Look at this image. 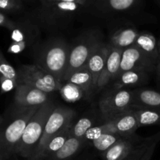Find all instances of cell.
Here are the masks:
<instances>
[{"label": "cell", "mask_w": 160, "mask_h": 160, "mask_svg": "<svg viewBox=\"0 0 160 160\" xmlns=\"http://www.w3.org/2000/svg\"><path fill=\"white\" fill-rule=\"evenodd\" d=\"M70 46L60 38H52L35 50L34 63L62 83L68 66Z\"/></svg>", "instance_id": "obj_1"}, {"label": "cell", "mask_w": 160, "mask_h": 160, "mask_svg": "<svg viewBox=\"0 0 160 160\" xmlns=\"http://www.w3.org/2000/svg\"><path fill=\"white\" fill-rule=\"evenodd\" d=\"M40 107L17 108L9 121L0 129V156L7 159L15 155L16 148L28 122Z\"/></svg>", "instance_id": "obj_2"}, {"label": "cell", "mask_w": 160, "mask_h": 160, "mask_svg": "<svg viewBox=\"0 0 160 160\" xmlns=\"http://www.w3.org/2000/svg\"><path fill=\"white\" fill-rule=\"evenodd\" d=\"M56 107V105L49 100L38 109L23 131L16 148L15 155L27 160L32 156L42 138L47 120Z\"/></svg>", "instance_id": "obj_3"}, {"label": "cell", "mask_w": 160, "mask_h": 160, "mask_svg": "<svg viewBox=\"0 0 160 160\" xmlns=\"http://www.w3.org/2000/svg\"><path fill=\"white\" fill-rule=\"evenodd\" d=\"M85 6L76 2H57L40 4L34 14L38 23L46 27H62L67 25L83 11Z\"/></svg>", "instance_id": "obj_4"}, {"label": "cell", "mask_w": 160, "mask_h": 160, "mask_svg": "<svg viewBox=\"0 0 160 160\" xmlns=\"http://www.w3.org/2000/svg\"><path fill=\"white\" fill-rule=\"evenodd\" d=\"M100 34L101 33L98 30H88L83 33L82 35L78 38L75 43L70 47L68 66L62 82H64L73 72L84 67L95 50L104 42Z\"/></svg>", "instance_id": "obj_5"}, {"label": "cell", "mask_w": 160, "mask_h": 160, "mask_svg": "<svg viewBox=\"0 0 160 160\" xmlns=\"http://www.w3.org/2000/svg\"><path fill=\"white\" fill-rule=\"evenodd\" d=\"M17 73L18 84H27L47 94L59 91L62 85L52 75L35 64L21 66Z\"/></svg>", "instance_id": "obj_6"}, {"label": "cell", "mask_w": 160, "mask_h": 160, "mask_svg": "<svg viewBox=\"0 0 160 160\" xmlns=\"http://www.w3.org/2000/svg\"><path fill=\"white\" fill-rule=\"evenodd\" d=\"M75 116L76 112L73 109L63 106H56L47 120L42 138L33 155L42 151L52 139L71 126L74 121Z\"/></svg>", "instance_id": "obj_7"}, {"label": "cell", "mask_w": 160, "mask_h": 160, "mask_svg": "<svg viewBox=\"0 0 160 160\" xmlns=\"http://www.w3.org/2000/svg\"><path fill=\"white\" fill-rule=\"evenodd\" d=\"M132 90L106 92L98 102L100 112L105 122L110 121L132 109Z\"/></svg>", "instance_id": "obj_8"}, {"label": "cell", "mask_w": 160, "mask_h": 160, "mask_svg": "<svg viewBox=\"0 0 160 160\" xmlns=\"http://www.w3.org/2000/svg\"><path fill=\"white\" fill-rule=\"evenodd\" d=\"M156 67L147 55L134 45L123 51L119 74L128 70H141L151 74L156 72Z\"/></svg>", "instance_id": "obj_9"}, {"label": "cell", "mask_w": 160, "mask_h": 160, "mask_svg": "<svg viewBox=\"0 0 160 160\" xmlns=\"http://www.w3.org/2000/svg\"><path fill=\"white\" fill-rule=\"evenodd\" d=\"M145 0H106L91 13L104 18H112L137 10Z\"/></svg>", "instance_id": "obj_10"}, {"label": "cell", "mask_w": 160, "mask_h": 160, "mask_svg": "<svg viewBox=\"0 0 160 160\" xmlns=\"http://www.w3.org/2000/svg\"><path fill=\"white\" fill-rule=\"evenodd\" d=\"M49 100L48 94L27 84H18L15 89L14 104L17 108L41 107Z\"/></svg>", "instance_id": "obj_11"}, {"label": "cell", "mask_w": 160, "mask_h": 160, "mask_svg": "<svg viewBox=\"0 0 160 160\" xmlns=\"http://www.w3.org/2000/svg\"><path fill=\"white\" fill-rule=\"evenodd\" d=\"M123 50L110 46L103 71L97 82L95 93H99L112 84L119 74Z\"/></svg>", "instance_id": "obj_12"}, {"label": "cell", "mask_w": 160, "mask_h": 160, "mask_svg": "<svg viewBox=\"0 0 160 160\" xmlns=\"http://www.w3.org/2000/svg\"><path fill=\"white\" fill-rule=\"evenodd\" d=\"M104 123L108 134H118L123 137L133 135L139 128L138 120L134 109Z\"/></svg>", "instance_id": "obj_13"}, {"label": "cell", "mask_w": 160, "mask_h": 160, "mask_svg": "<svg viewBox=\"0 0 160 160\" xmlns=\"http://www.w3.org/2000/svg\"><path fill=\"white\" fill-rule=\"evenodd\" d=\"M149 76L150 73L141 70L125 71L117 76L112 84L108 88L107 92H117L131 88L141 87L148 82Z\"/></svg>", "instance_id": "obj_14"}, {"label": "cell", "mask_w": 160, "mask_h": 160, "mask_svg": "<svg viewBox=\"0 0 160 160\" xmlns=\"http://www.w3.org/2000/svg\"><path fill=\"white\" fill-rule=\"evenodd\" d=\"M39 34L38 24L29 19H24L16 21L15 27L11 31L10 38L12 42H24L32 46L37 42Z\"/></svg>", "instance_id": "obj_15"}, {"label": "cell", "mask_w": 160, "mask_h": 160, "mask_svg": "<svg viewBox=\"0 0 160 160\" xmlns=\"http://www.w3.org/2000/svg\"><path fill=\"white\" fill-rule=\"evenodd\" d=\"M143 140L144 138H139L135 134L122 137L111 148L102 153V160H123Z\"/></svg>", "instance_id": "obj_16"}, {"label": "cell", "mask_w": 160, "mask_h": 160, "mask_svg": "<svg viewBox=\"0 0 160 160\" xmlns=\"http://www.w3.org/2000/svg\"><path fill=\"white\" fill-rule=\"evenodd\" d=\"M132 109H160V92L139 88L132 90Z\"/></svg>", "instance_id": "obj_17"}, {"label": "cell", "mask_w": 160, "mask_h": 160, "mask_svg": "<svg viewBox=\"0 0 160 160\" xmlns=\"http://www.w3.org/2000/svg\"><path fill=\"white\" fill-rule=\"evenodd\" d=\"M109 48H110V45H109V43H106V42L102 43L95 50V52L92 55V56L89 58L88 61L85 65L92 74L95 88H96L97 82L106 65Z\"/></svg>", "instance_id": "obj_18"}, {"label": "cell", "mask_w": 160, "mask_h": 160, "mask_svg": "<svg viewBox=\"0 0 160 160\" xmlns=\"http://www.w3.org/2000/svg\"><path fill=\"white\" fill-rule=\"evenodd\" d=\"M139 32L133 27H122L113 33L109 45L112 48L124 50L135 44Z\"/></svg>", "instance_id": "obj_19"}, {"label": "cell", "mask_w": 160, "mask_h": 160, "mask_svg": "<svg viewBox=\"0 0 160 160\" xmlns=\"http://www.w3.org/2000/svg\"><path fill=\"white\" fill-rule=\"evenodd\" d=\"M160 141V131L154 136L144 138L123 160H150Z\"/></svg>", "instance_id": "obj_20"}, {"label": "cell", "mask_w": 160, "mask_h": 160, "mask_svg": "<svg viewBox=\"0 0 160 160\" xmlns=\"http://www.w3.org/2000/svg\"><path fill=\"white\" fill-rule=\"evenodd\" d=\"M64 82L73 83L81 88L85 94V98H90L95 93V88L92 74L86 66L73 72Z\"/></svg>", "instance_id": "obj_21"}, {"label": "cell", "mask_w": 160, "mask_h": 160, "mask_svg": "<svg viewBox=\"0 0 160 160\" xmlns=\"http://www.w3.org/2000/svg\"><path fill=\"white\" fill-rule=\"evenodd\" d=\"M86 141L70 136L62 148L46 160H73L84 146Z\"/></svg>", "instance_id": "obj_22"}, {"label": "cell", "mask_w": 160, "mask_h": 160, "mask_svg": "<svg viewBox=\"0 0 160 160\" xmlns=\"http://www.w3.org/2000/svg\"><path fill=\"white\" fill-rule=\"evenodd\" d=\"M72 126V125H71ZM71 126L64 130L62 132L52 139L41 152L34 154L28 160H46L50 156L56 153L62 145L65 144L67 139L70 137V128Z\"/></svg>", "instance_id": "obj_23"}, {"label": "cell", "mask_w": 160, "mask_h": 160, "mask_svg": "<svg viewBox=\"0 0 160 160\" xmlns=\"http://www.w3.org/2000/svg\"><path fill=\"white\" fill-rule=\"evenodd\" d=\"M134 45L157 65L159 61V52L158 42L154 35L150 33H139Z\"/></svg>", "instance_id": "obj_24"}, {"label": "cell", "mask_w": 160, "mask_h": 160, "mask_svg": "<svg viewBox=\"0 0 160 160\" xmlns=\"http://www.w3.org/2000/svg\"><path fill=\"white\" fill-rule=\"evenodd\" d=\"M139 128L146 126H160V109H134Z\"/></svg>", "instance_id": "obj_25"}, {"label": "cell", "mask_w": 160, "mask_h": 160, "mask_svg": "<svg viewBox=\"0 0 160 160\" xmlns=\"http://www.w3.org/2000/svg\"><path fill=\"white\" fill-rule=\"evenodd\" d=\"M59 92L62 98L68 102H75L85 97V94L81 88L70 82H62Z\"/></svg>", "instance_id": "obj_26"}, {"label": "cell", "mask_w": 160, "mask_h": 160, "mask_svg": "<svg viewBox=\"0 0 160 160\" xmlns=\"http://www.w3.org/2000/svg\"><path fill=\"white\" fill-rule=\"evenodd\" d=\"M122 137L123 136L118 134H104L95 140L92 141L91 143L94 148L102 153L111 148L114 144L117 143Z\"/></svg>", "instance_id": "obj_27"}, {"label": "cell", "mask_w": 160, "mask_h": 160, "mask_svg": "<svg viewBox=\"0 0 160 160\" xmlns=\"http://www.w3.org/2000/svg\"><path fill=\"white\" fill-rule=\"evenodd\" d=\"M93 127V120L89 117H83L73 123L70 128V136L77 138L84 139L86 133Z\"/></svg>", "instance_id": "obj_28"}, {"label": "cell", "mask_w": 160, "mask_h": 160, "mask_svg": "<svg viewBox=\"0 0 160 160\" xmlns=\"http://www.w3.org/2000/svg\"><path fill=\"white\" fill-rule=\"evenodd\" d=\"M24 7L23 0H0V10L4 13H19Z\"/></svg>", "instance_id": "obj_29"}, {"label": "cell", "mask_w": 160, "mask_h": 160, "mask_svg": "<svg viewBox=\"0 0 160 160\" xmlns=\"http://www.w3.org/2000/svg\"><path fill=\"white\" fill-rule=\"evenodd\" d=\"M1 77H5L17 81L18 73L17 70H16V69L6 60L2 52L0 49V78Z\"/></svg>", "instance_id": "obj_30"}, {"label": "cell", "mask_w": 160, "mask_h": 160, "mask_svg": "<svg viewBox=\"0 0 160 160\" xmlns=\"http://www.w3.org/2000/svg\"><path fill=\"white\" fill-rule=\"evenodd\" d=\"M18 82L17 80L1 77L0 78V91L2 94L6 93L17 88Z\"/></svg>", "instance_id": "obj_31"}, {"label": "cell", "mask_w": 160, "mask_h": 160, "mask_svg": "<svg viewBox=\"0 0 160 160\" xmlns=\"http://www.w3.org/2000/svg\"><path fill=\"white\" fill-rule=\"evenodd\" d=\"M28 47H31V45L27 42H12L9 46L8 47L7 52L10 54H20L22 52L26 50Z\"/></svg>", "instance_id": "obj_32"}, {"label": "cell", "mask_w": 160, "mask_h": 160, "mask_svg": "<svg viewBox=\"0 0 160 160\" xmlns=\"http://www.w3.org/2000/svg\"><path fill=\"white\" fill-rule=\"evenodd\" d=\"M16 25L15 20L9 18L6 13L0 12V27L7 28L9 31H12Z\"/></svg>", "instance_id": "obj_33"}, {"label": "cell", "mask_w": 160, "mask_h": 160, "mask_svg": "<svg viewBox=\"0 0 160 160\" xmlns=\"http://www.w3.org/2000/svg\"><path fill=\"white\" fill-rule=\"evenodd\" d=\"M106 0H87L86 2V11L89 12H92V11L95 10V9L101 6L104 2Z\"/></svg>", "instance_id": "obj_34"}, {"label": "cell", "mask_w": 160, "mask_h": 160, "mask_svg": "<svg viewBox=\"0 0 160 160\" xmlns=\"http://www.w3.org/2000/svg\"><path fill=\"white\" fill-rule=\"evenodd\" d=\"M38 1L40 2V4H47V3L57 2H76L84 6H86V2H87V0H38Z\"/></svg>", "instance_id": "obj_35"}, {"label": "cell", "mask_w": 160, "mask_h": 160, "mask_svg": "<svg viewBox=\"0 0 160 160\" xmlns=\"http://www.w3.org/2000/svg\"><path fill=\"white\" fill-rule=\"evenodd\" d=\"M156 73H157L158 78H160V59L157 64V67H156Z\"/></svg>", "instance_id": "obj_36"}, {"label": "cell", "mask_w": 160, "mask_h": 160, "mask_svg": "<svg viewBox=\"0 0 160 160\" xmlns=\"http://www.w3.org/2000/svg\"><path fill=\"white\" fill-rule=\"evenodd\" d=\"M3 122H4V119H3V117L0 115V129H1L2 126Z\"/></svg>", "instance_id": "obj_37"}, {"label": "cell", "mask_w": 160, "mask_h": 160, "mask_svg": "<svg viewBox=\"0 0 160 160\" xmlns=\"http://www.w3.org/2000/svg\"><path fill=\"white\" fill-rule=\"evenodd\" d=\"M158 46H159V59H160V40L158 42Z\"/></svg>", "instance_id": "obj_38"}, {"label": "cell", "mask_w": 160, "mask_h": 160, "mask_svg": "<svg viewBox=\"0 0 160 160\" xmlns=\"http://www.w3.org/2000/svg\"><path fill=\"white\" fill-rule=\"evenodd\" d=\"M23 1L25 2H31V1H34V0H23ZM38 1V0H37Z\"/></svg>", "instance_id": "obj_39"}, {"label": "cell", "mask_w": 160, "mask_h": 160, "mask_svg": "<svg viewBox=\"0 0 160 160\" xmlns=\"http://www.w3.org/2000/svg\"><path fill=\"white\" fill-rule=\"evenodd\" d=\"M0 160H6V159H5L3 157H2V156H0Z\"/></svg>", "instance_id": "obj_40"}, {"label": "cell", "mask_w": 160, "mask_h": 160, "mask_svg": "<svg viewBox=\"0 0 160 160\" xmlns=\"http://www.w3.org/2000/svg\"><path fill=\"white\" fill-rule=\"evenodd\" d=\"M156 1L157 2H158V4H159V5H160V0H156Z\"/></svg>", "instance_id": "obj_41"}, {"label": "cell", "mask_w": 160, "mask_h": 160, "mask_svg": "<svg viewBox=\"0 0 160 160\" xmlns=\"http://www.w3.org/2000/svg\"><path fill=\"white\" fill-rule=\"evenodd\" d=\"M82 160H91V159H89L88 158H87V159H82Z\"/></svg>", "instance_id": "obj_42"}]
</instances>
